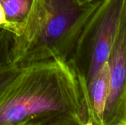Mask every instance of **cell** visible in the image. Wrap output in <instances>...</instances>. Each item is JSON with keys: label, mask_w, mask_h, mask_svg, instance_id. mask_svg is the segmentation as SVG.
<instances>
[{"label": "cell", "mask_w": 126, "mask_h": 125, "mask_svg": "<svg viewBox=\"0 0 126 125\" xmlns=\"http://www.w3.org/2000/svg\"><path fill=\"white\" fill-rule=\"evenodd\" d=\"M58 116L88 125L84 77L69 61L57 59L21 65L0 97V125H19Z\"/></svg>", "instance_id": "1"}, {"label": "cell", "mask_w": 126, "mask_h": 125, "mask_svg": "<svg viewBox=\"0 0 126 125\" xmlns=\"http://www.w3.org/2000/svg\"><path fill=\"white\" fill-rule=\"evenodd\" d=\"M106 1L81 5L78 0H35L24 34L13 38L10 62L68 61L91 33Z\"/></svg>", "instance_id": "2"}, {"label": "cell", "mask_w": 126, "mask_h": 125, "mask_svg": "<svg viewBox=\"0 0 126 125\" xmlns=\"http://www.w3.org/2000/svg\"><path fill=\"white\" fill-rule=\"evenodd\" d=\"M125 3L126 0H107L91 33L74 52L89 48L86 71H77L84 77L86 83L92 80L108 61L119 29Z\"/></svg>", "instance_id": "3"}, {"label": "cell", "mask_w": 126, "mask_h": 125, "mask_svg": "<svg viewBox=\"0 0 126 125\" xmlns=\"http://www.w3.org/2000/svg\"><path fill=\"white\" fill-rule=\"evenodd\" d=\"M110 81L103 125H126V0L108 59Z\"/></svg>", "instance_id": "4"}, {"label": "cell", "mask_w": 126, "mask_h": 125, "mask_svg": "<svg viewBox=\"0 0 126 125\" xmlns=\"http://www.w3.org/2000/svg\"><path fill=\"white\" fill-rule=\"evenodd\" d=\"M109 81L110 74L107 61L98 73L86 83L88 125H103L104 113L109 91Z\"/></svg>", "instance_id": "5"}, {"label": "cell", "mask_w": 126, "mask_h": 125, "mask_svg": "<svg viewBox=\"0 0 126 125\" xmlns=\"http://www.w3.org/2000/svg\"><path fill=\"white\" fill-rule=\"evenodd\" d=\"M35 0H0L7 23V31L13 38L21 36L27 26Z\"/></svg>", "instance_id": "6"}, {"label": "cell", "mask_w": 126, "mask_h": 125, "mask_svg": "<svg viewBox=\"0 0 126 125\" xmlns=\"http://www.w3.org/2000/svg\"><path fill=\"white\" fill-rule=\"evenodd\" d=\"M21 67L9 60L0 63V97L20 72Z\"/></svg>", "instance_id": "7"}, {"label": "cell", "mask_w": 126, "mask_h": 125, "mask_svg": "<svg viewBox=\"0 0 126 125\" xmlns=\"http://www.w3.org/2000/svg\"><path fill=\"white\" fill-rule=\"evenodd\" d=\"M12 46V35L7 30L0 29V63L10 60Z\"/></svg>", "instance_id": "8"}, {"label": "cell", "mask_w": 126, "mask_h": 125, "mask_svg": "<svg viewBox=\"0 0 126 125\" xmlns=\"http://www.w3.org/2000/svg\"><path fill=\"white\" fill-rule=\"evenodd\" d=\"M44 125H87L82 119L66 116H53L45 119Z\"/></svg>", "instance_id": "9"}, {"label": "cell", "mask_w": 126, "mask_h": 125, "mask_svg": "<svg viewBox=\"0 0 126 125\" xmlns=\"http://www.w3.org/2000/svg\"><path fill=\"white\" fill-rule=\"evenodd\" d=\"M7 27V23L6 21L4 11L1 4H0V29L6 30Z\"/></svg>", "instance_id": "10"}, {"label": "cell", "mask_w": 126, "mask_h": 125, "mask_svg": "<svg viewBox=\"0 0 126 125\" xmlns=\"http://www.w3.org/2000/svg\"><path fill=\"white\" fill-rule=\"evenodd\" d=\"M44 119H41V120H36V121H32L29 122L27 125H44Z\"/></svg>", "instance_id": "11"}, {"label": "cell", "mask_w": 126, "mask_h": 125, "mask_svg": "<svg viewBox=\"0 0 126 125\" xmlns=\"http://www.w3.org/2000/svg\"><path fill=\"white\" fill-rule=\"evenodd\" d=\"M97 0H78V1L81 4V5H85V4H88L90 3H92L94 1H96Z\"/></svg>", "instance_id": "12"}, {"label": "cell", "mask_w": 126, "mask_h": 125, "mask_svg": "<svg viewBox=\"0 0 126 125\" xmlns=\"http://www.w3.org/2000/svg\"><path fill=\"white\" fill-rule=\"evenodd\" d=\"M29 123V122H28ZM28 123H24V124H21V125H27Z\"/></svg>", "instance_id": "13"}, {"label": "cell", "mask_w": 126, "mask_h": 125, "mask_svg": "<svg viewBox=\"0 0 126 125\" xmlns=\"http://www.w3.org/2000/svg\"></svg>", "instance_id": "14"}]
</instances>
